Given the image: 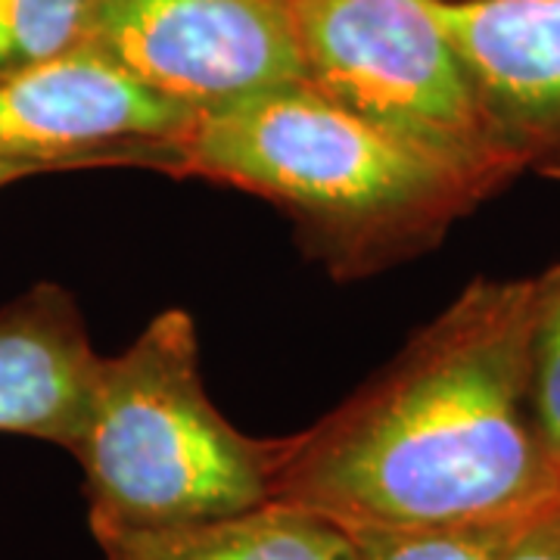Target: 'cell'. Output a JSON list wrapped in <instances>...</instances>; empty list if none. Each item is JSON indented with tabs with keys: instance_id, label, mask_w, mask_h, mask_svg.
<instances>
[{
	"instance_id": "obj_6",
	"label": "cell",
	"mask_w": 560,
	"mask_h": 560,
	"mask_svg": "<svg viewBox=\"0 0 560 560\" xmlns=\"http://www.w3.org/2000/svg\"><path fill=\"white\" fill-rule=\"evenodd\" d=\"M194 119L91 40L0 75V160L44 162L54 172L153 168L156 150Z\"/></svg>"
},
{
	"instance_id": "obj_13",
	"label": "cell",
	"mask_w": 560,
	"mask_h": 560,
	"mask_svg": "<svg viewBox=\"0 0 560 560\" xmlns=\"http://www.w3.org/2000/svg\"><path fill=\"white\" fill-rule=\"evenodd\" d=\"M501 560H560V501L529 514Z\"/></svg>"
},
{
	"instance_id": "obj_10",
	"label": "cell",
	"mask_w": 560,
	"mask_h": 560,
	"mask_svg": "<svg viewBox=\"0 0 560 560\" xmlns=\"http://www.w3.org/2000/svg\"><path fill=\"white\" fill-rule=\"evenodd\" d=\"M536 514V511H533ZM529 514L501 521L418 526V529H349L359 560H501Z\"/></svg>"
},
{
	"instance_id": "obj_7",
	"label": "cell",
	"mask_w": 560,
	"mask_h": 560,
	"mask_svg": "<svg viewBox=\"0 0 560 560\" xmlns=\"http://www.w3.org/2000/svg\"><path fill=\"white\" fill-rule=\"evenodd\" d=\"M517 172L560 180V0H433Z\"/></svg>"
},
{
	"instance_id": "obj_8",
	"label": "cell",
	"mask_w": 560,
	"mask_h": 560,
	"mask_svg": "<svg viewBox=\"0 0 560 560\" xmlns=\"http://www.w3.org/2000/svg\"><path fill=\"white\" fill-rule=\"evenodd\" d=\"M101 359L79 305L57 283L0 308V433L72 448Z\"/></svg>"
},
{
	"instance_id": "obj_3",
	"label": "cell",
	"mask_w": 560,
	"mask_h": 560,
	"mask_svg": "<svg viewBox=\"0 0 560 560\" xmlns=\"http://www.w3.org/2000/svg\"><path fill=\"white\" fill-rule=\"evenodd\" d=\"M283 440H253L206 396L197 327L160 312L101 359L72 442L94 539L241 514L271 501Z\"/></svg>"
},
{
	"instance_id": "obj_4",
	"label": "cell",
	"mask_w": 560,
	"mask_h": 560,
	"mask_svg": "<svg viewBox=\"0 0 560 560\" xmlns=\"http://www.w3.org/2000/svg\"><path fill=\"white\" fill-rule=\"evenodd\" d=\"M305 81L499 194L517 178L433 0H283Z\"/></svg>"
},
{
	"instance_id": "obj_12",
	"label": "cell",
	"mask_w": 560,
	"mask_h": 560,
	"mask_svg": "<svg viewBox=\"0 0 560 560\" xmlns=\"http://www.w3.org/2000/svg\"><path fill=\"white\" fill-rule=\"evenodd\" d=\"M529 396L541 442L560 470V261L533 278Z\"/></svg>"
},
{
	"instance_id": "obj_11",
	"label": "cell",
	"mask_w": 560,
	"mask_h": 560,
	"mask_svg": "<svg viewBox=\"0 0 560 560\" xmlns=\"http://www.w3.org/2000/svg\"><path fill=\"white\" fill-rule=\"evenodd\" d=\"M94 0H0V75L88 40Z\"/></svg>"
},
{
	"instance_id": "obj_9",
	"label": "cell",
	"mask_w": 560,
	"mask_h": 560,
	"mask_svg": "<svg viewBox=\"0 0 560 560\" xmlns=\"http://www.w3.org/2000/svg\"><path fill=\"white\" fill-rule=\"evenodd\" d=\"M97 541L103 560H359L355 536L346 526L283 501Z\"/></svg>"
},
{
	"instance_id": "obj_14",
	"label": "cell",
	"mask_w": 560,
	"mask_h": 560,
	"mask_svg": "<svg viewBox=\"0 0 560 560\" xmlns=\"http://www.w3.org/2000/svg\"><path fill=\"white\" fill-rule=\"evenodd\" d=\"M44 172H54V168L32 160H0V187H7L13 180L32 178V175H44Z\"/></svg>"
},
{
	"instance_id": "obj_1",
	"label": "cell",
	"mask_w": 560,
	"mask_h": 560,
	"mask_svg": "<svg viewBox=\"0 0 560 560\" xmlns=\"http://www.w3.org/2000/svg\"><path fill=\"white\" fill-rule=\"evenodd\" d=\"M533 278H477L352 399L287 436L271 501L346 529L523 517L560 501L529 396Z\"/></svg>"
},
{
	"instance_id": "obj_2",
	"label": "cell",
	"mask_w": 560,
	"mask_h": 560,
	"mask_svg": "<svg viewBox=\"0 0 560 560\" xmlns=\"http://www.w3.org/2000/svg\"><path fill=\"white\" fill-rule=\"evenodd\" d=\"M153 168L278 202L340 278L418 256L492 197L477 178L386 135L308 81L200 113L162 143Z\"/></svg>"
},
{
	"instance_id": "obj_5",
	"label": "cell",
	"mask_w": 560,
	"mask_h": 560,
	"mask_svg": "<svg viewBox=\"0 0 560 560\" xmlns=\"http://www.w3.org/2000/svg\"><path fill=\"white\" fill-rule=\"evenodd\" d=\"M88 40L197 116L305 81L283 0H94Z\"/></svg>"
}]
</instances>
